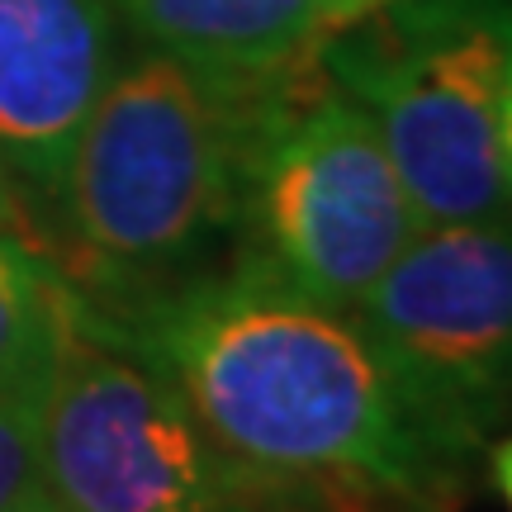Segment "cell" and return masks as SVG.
<instances>
[{
    "label": "cell",
    "instance_id": "1",
    "mask_svg": "<svg viewBox=\"0 0 512 512\" xmlns=\"http://www.w3.org/2000/svg\"><path fill=\"white\" fill-rule=\"evenodd\" d=\"M91 318L176 384L261 489L422 498L441 479V456L413 432L356 318L242 256L147 294L128 323Z\"/></svg>",
    "mask_w": 512,
    "mask_h": 512
},
{
    "label": "cell",
    "instance_id": "2",
    "mask_svg": "<svg viewBox=\"0 0 512 512\" xmlns=\"http://www.w3.org/2000/svg\"><path fill=\"white\" fill-rule=\"evenodd\" d=\"M266 81H223L152 43L114 57L53 195L95 271H181L233 233Z\"/></svg>",
    "mask_w": 512,
    "mask_h": 512
},
{
    "label": "cell",
    "instance_id": "3",
    "mask_svg": "<svg viewBox=\"0 0 512 512\" xmlns=\"http://www.w3.org/2000/svg\"><path fill=\"white\" fill-rule=\"evenodd\" d=\"M422 214L351 100L313 53L256 95L233 238L238 256L351 313L418 238Z\"/></svg>",
    "mask_w": 512,
    "mask_h": 512
},
{
    "label": "cell",
    "instance_id": "4",
    "mask_svg": "<svg viewBox=\"0 0 512 512\" xmlns=\"http://www.w3.org/2000/svg\"><path fill=\"white\" fill-rule=\"evenodd\" d=\"M512 0H389L332 24L323 72L380 133L422 223L512 214L498 91Z\"/></svg>",
    "mask_w": 512,
    "mask_h": 512
},
{
    "label": "cell",
    "instance_id": "5",
    "mask_svg": "<svg viewBox=\"0 0 512 512\" xmlns=\"http://www.w3.org/2000/svg\"><path fill=\"white\" fill-rule=\"evenodd\" d=\"M34 465L67 512H219L261 489L176 384L95 323L86 299L38 389Z\"/></svg>",
    "mask_w": 512,
    "mask_h": 512
},
{
    "label": "cell",
    "instance_id": "6",
    "mask_svg": "<svg viewBox=\"0 0 512 512\" xmlns=\"http://www.w3.org/2000/svg\"><path fill=\"white\" fill-rule=\"evenodd\" d=\"M403 413L437 456L512 408V214L422 223L351 309Z\"/></svg>",
    "mask_w": 512,
    "mask_h": 512
},
{
    "label": "cell",
    "instance_id": "7",
    "mask_svg": "<svg viewBox=\"0 0 512 512\" xmlns=\"http://www.w3.org/2000/svg\"><path fill=\"white\" fill-rule=\"evenodd\" d=\"M114 57L110 0H0V162L38 195H57Z\"/></svg>",
    "mask_w": 512,
    "mask_h": 512
},
{
    "label": "cell",
    "instance_id": "8",
    "mask_svg": "<svg viewBox=\"0 0 512 512\" xmlns=\"http://www.w3.org/2000/svg\"><path fill=\"white\" fill-rule=\"evenodd\" d=\"M128 29L223 81H261L318 53L337 0H110Z\"/></svg>",
    "mask_w": 512,
    "mask_h": 512
},
{
    "label": "cell",
    "instance_id": "9",
    "mask_svg": "<svg viewBox=\"0 0 512 512\" xmlns=\"http://www.w3.org/2000/svg\"><path fill=\"white\" fill-rule=\"evenodd\" d=\"M76 313L81 294L34 247L0 233V394L38 399Z\"/></svg>",
    "mask_w": 512,
    "mask_h": 512
},
{
    "label": "cell",
    "instance_id": "10",
    "mask_svg": "<svg viewBox=\"0 0 512 512\" xmlns=\"http://www.w3.org/2000/svg\"><path fill=\"white\" fill-rule=\"evenodd\" d=\"M34 403L0 394V512L10 508L24 489L38 484L34 465Z\"/></svg>",
    "mask_w": 512,
    "mask_h": 512
},
{
    "label": "cell",
    "instance_id": "11",
    "mask_svg": "<svg viewBox=\"0 0 512 512\" xmlns=\"http://www.w3.org/2000/svg\"><path fill=\"white\" fill-rule=\"evenodd\" d=\"M498 166L512 195V15H508V62H503V91H498Z\"/></svg>",
    "mask_w": 512,
    "mask_h": 512
},
{
    "label": "cell",
    "instance_id": "12",
    "mask_svg": "<svg viewBox=\"0 0 512 512\" xmlns=\"http://www.w3.org/2000/svg\"><path fill=\"white\" fill-rule=\"evenodd\" d=\"M489 470H494L498 494H503V503H508V512H512V437H503V441L494 446V460H489Z\"/></svg>",
    "mask_w": 512,
    "mask_h": 512
},
{
    "label": "cell",
    "instance_id": "13",
    "mask_svg": "<svg viewBox=\"0 0 512 512\" xmlns=\"http://www.w3.org/2000/svg\"><path fill=\"white\" fill-rule=\"evenodd\" d=\"M5 512H67V508H62V503H57L43 484H34V489H24V494H19Z\"/></svg>",
    "mask_w": 512,
    "mask_h": 512
},
{
    "label": "cell",
    "instance_id": "14",
    "mask_svg": "<svg viewBox=\"0 0 512 512\" xmlns=\"http://www.w3.org/2000/svg\"><path fill=\"white\" fill-rule=\"evenodd\" d=\"M10 228V185H5V162H0V233Z\"/></svg>",
    "mask_w": 512,
    "mask_h": 512
},
{
    "label": "cell",
    "instance_id": "15",
    "mask_svg": "<svg viewBox=\"0 0 512 512\" xmlns=\"http://www.w3.org/2000/svg\"><path fill=\"white\" fill-rule=\"evenodd\" d=\"M219 512H280V508H261L256 498H238V503H223Z\"/></svg>",
    "mask_w": 512,
    "mask_h": 512
},
{
    "label": "cell",
    "instance_id": "16",
    "mask_svg": "<svg viewBox=\"0 0 512 512\" xmlns=\"http://www.w3.org/2000/svg\"><path fill=\"white\" fill-rule=\"evenodd\" d=\"M337 5H342V15H361V10H370V5H389V0H337Z\"/></svg>",
    "mask_w": 512,
    "mask_h": 512
}]
</instances>
